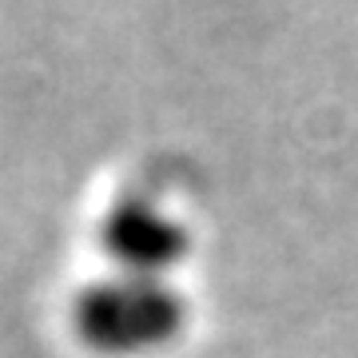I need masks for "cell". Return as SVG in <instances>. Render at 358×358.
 Here are the masks:
<instances>
[{
    "label": "cell",
    "mask_w": 358,
    "mask_h": 358,
    "mask_svg": "<svg viewBox=\"0 0 358 358\" xmlns=\"http://www.w3.org/2000/svg\"><path fill=\"white\" fill-rule=\"evenodd\" d=\"M187 299L167 279L120 275L92 282L72 303V331L80 343L108 358L155 355L187 331Z\"/></svg>",
    "instance_id": "6da1fadb"
},
{
    "label": "cell",
    "mask_w": 358,
    "mask_h": 358,
    "mask_svg": "<svg viewBox=\"0 0 358 358\" xmlns=\"http://www.w3.org/2000/svg\"><path fill=\"white\" fill-rule=\"evenodd\" d=\"M103 255L124 275L164 279L192 251V231L148 195H124L100 223Z\"/></svg>",
    "instance_id": "7a4b0ae2"
}]
</instances>
